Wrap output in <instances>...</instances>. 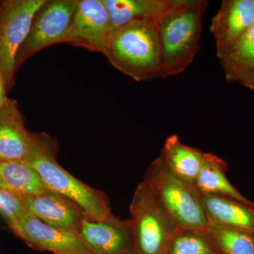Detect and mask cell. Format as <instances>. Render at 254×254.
<instances>
[{
  "label": "cell",
  "instance_id": "6da1fadb",
  "mask_svg": "<svg viewBox=\"0 0 254 254\" xmlns=\"http://www.w3.org/2000/svg\"><path fill=\"white\" fill-rule=\"evenodd\" d=\"M58 143L46 133L31 132V147L25 163L34 169L48 190L72 200L88 218L101 220L112 214L108 195L73 177L57 160Z\"/></svg>",
  "mask_w": 254,
  "mask_h": 254
},
{
  "label": "cell",
  "instance_id": "7a4b0ae2",
  "mask_svg": "<svg viewBox=\"0 0 254 254\" xmlns=\"http://www.w3.org/2000/svg\"><path fill=\"white\" fill-rule=\"evenodd\" d=\"M104 55L134 81L160 78L161 47L153 21H131L110 32Z\"/></svg>",
  "mask_w": 254,
  "mask_h": 254
},
{
  "label": "cell",
  "instance_id": "3957f363",
  "mask_svg": "<svg viewBox=\"0 0 254 254\" xmlns=\"http://www.w3.org/2000/svg\"><path fill=\"white\" fill-rule=\"evenodd\" d=\"M208 1L189 0L187 4L153 21L161 47L160 78L183 72L199 50L203 18Z\"/></svg>",
  "mask_w": 254,
  "mask_h": 254
},
{
  "label": "cell",
  "instance_id": "277c9868",
  "mask_svg": "<svg viewBox=\"0 0 254 254\" xmlns=\"http://www.w3.org/2000/svg\"><path fill=\"white\" fill-rule=\"evenodd\" d=\"M143 180L178 228L208 227L201 193L194 185L174 175L160 155L148 165Z\"/></svg>",
  "mask_w": 254,
  "mask_h": 254
},
{
  "label": "cell",
  "instance_id": "5b68a950",
  "mask_svg": "<svg viewBox=\"0 0 254 254\" xmlns=\"http://www.w3.org/2000/svg\"><path fill=\"white\" fill-rule=\"evenodd\" d=\"M129 225L137 254H165L176 224L143 180L129 206Z\"/></svg>",
  "mask_w": 254,
  "mask_h": 254
},
{
  "label": "cell",
  "instance_id": "8992f818",
  "mask_svg": "<svg viewBox=\"0 0 254 254\" xmlns=\"http://www.w3.org/2000/svg\"><path fill=\"white\" fill-rule=\"evenodd\" d=\"M46 0H0V63L8 91L15 83L16 58L27 38L32 21Z\"/></svg>",
  "mask_w": 254,
  "mask_h": 254
},
{
  "label": "cell",
  "instance_id": "52a82bcc",
  "mask_svg": "<svg viewBox=\"0 0 254 254\" xmlns=\"http://www.w3.org/2000/svg\"><path fill=\"white\" fill-rule=\"evenodd\" d=\"M78 0H46L38 10L27 38L16 58V71L41 50L64 43L71 27Z\"/></svg>",
  "mask_w": 254,
  "mask_h": 254
},
{
  "label": "cell",
  "instance_id": "ba28073f",
  "mask_svg": "<svg viewBox=\"0 0 254 254\" xmlns=\"http://www.w3.org/2000/svg\"><path fill=\"white\" fill-rule=\"evenodd\" d=\"M9 227L16 237L35 250L53 254H94L79 233L50 226L30 213Z\"/></svg>",
  "mask_w": 254,
  "mask_h": 254
},
{
  "label": "cell",
  "instance_id": "9c48e42d",
  "mask_svg": "<svg viewBox=\"0 0 254 254\" xmlns=\"http://www.w3.org/2000/svg\"><path fill=\"white\" fill-rule=\"evenodd\" d=\"M110 18L103 0H78L64 43L105 55Z\"/></svg>",
  "mask_w": 254,
  "mask_h": 254
},
{
  "label": "cell",
  "instance_id": "30bf717a",
  "mask_svg": "<svg viewBox=\"0 0 254 254\" xmlns=\"http://www.w3.org/2000/svg\"><path fill=\"white\" fill-rule=\"evenodd\" d=\"M79 234L94 254H137L128 219L113 213L101 220L86 218Z\"/></svg>",
  "mask_w": 254,
  "mask_h": 254
},
{
  "label": "cell",
  "instance_id": "8fae6325",
  "mask_svg": "<svg viewBox=\"0 0 254 254\" xmlns=\"http://www.w3.org/2000/svg\"><path fill=\"white\" fill-rule=\"evenodd\" d=\"M254 23V0H224L210 24L218 59L226 54Z\"/></svg>",
  "mask_w": 254,
  "mask_h": 254
},
{
  "label": "cell",
  "instance_id": "7c38bea8",
  "mask_svg": "<svg viewBox=\"0 0 254 254\" xmlns=\"http://www.w3.org/2000/svg\"><path fill=\"white\" fill-rule=\"evenodd\" d=\"M22 199L28 213L64 231L80 233L82 222L88 218L77 203L52 190H47L41 194Z\"/></svg>",
  "mask_w": 254,
  "mask_h": 254
},
{
  "label": "cell",
  "instance_id": "4fadbf2b",
  "mask_svg": "<svg viewBox=\"0 0 254 254\" xmlns=\"http://www.w3.org/2000/svg\"><path fill=\"white\" fill-rule=\"evenodd\" d=\"M31 147V132L25 126L16 100L7 98L0 107V161H24Z\"/></svg>",
  "mask_w": 254,
  "mask_h": 254
},
{
  "label": "cell",
  "instance_id": "5bb4252c",
  "mask_svg": "<svg viewBox=\"0 0 254 254\" xmlns=\"http://www.w3.org/2000/svg\"><path fill=\"white\" fill-rule=\"evenodd\" d=\"M110 18V33L134 21H154L189 0H103Z\"/></svg>",
  "mask_w": 254,
  "mask_h": 254
},
{
  "label": "cell",
  "instance_id": "9a60e30c",
  "mask_svg": "<svg viewBox=\"0 0 254 254\" xmlns=\"http://www.w3.org/2000/svg\"><path fill=\"white\" fill-rule=\"evenodd\" d=\"M208 225L228 227L254 236V201L202 195Z\"/></svg>",
  "mask_w": 254,
  "mask_h": 254
},
{
  "label": "cell",
  "instance_id": "2e32d148",
  "mask_svg": "<svg viewBox=\"0 0 254 254\" xmlns=\"http://www.w3.org/2000/svg\"><path fill=\"white\" fill-rule=\"evenodd\" d=\"M219 60L228 83L254 91V23Z\"/></svg>",
  "mask_w": 254,
  "mask_h": 254
},
{
  "label": "cell",
  "instance_id": "e0dca14e",
  "mask_svg": "<svg viewBox=\"0 0 254 254\" xmlns=\"http://www.w3.org/2000/svg\"><path fill=\"white\" fill-rule=\"evenodd\" d=\"M203 155L204 152L184 144L177 134H172L165 140L160 156L174 175L195 186Z\"/></svg>",
  "mask_w": 254,
  "mask_h": 254
},
{
  "label": "cell",
  "instance_id": "ac0fdd59",
  "mask_svg": "<svg viewBox=\"0 0 254 254\" xmlns=\"http://www.w3.org/2000/svg\"><path fill=\"white\" fill-rule=\"evenodd\" d=\"M227 169L228 165L224 159L214 153H204L195 187L202 195H218L241 201H252L247 199L229 181L226 175Z\"/></svg>",
  "mask_w": 254,
  "mask_h": 254
},
{
  "label": "cell",
  "instance_id": "d6986e66",
  "mask_svg": "<svg viewBox=\"0 0 254 254\" xmlns=\"http://www.w3.org/2000/svg\"><path fill=\"white\" fill-rule=\"evenodd\" d=\"M0 188L21 198L35 196L47 190L36 170L18 160L0 161Z\"/></svg>",
  "mask_w": 254,
  "mask_h": 254
},
{
  "label": "cell",
  "instance_id": "ffe728a7",
  "mask_svg": "<svg viewBox=\"0 0 254 254\" xmlns=\"http://www.w3.org/2000/svg\"><path fill=\"white\" fill-rule=\"evenodd\" d=\"M165 254H220L206 229L178 228Z\"/></svg>",
  "mask_w": 254,
  "mask_h": 254
},
{
  "label": "cell",
  "instance_id": "44dd1931",
  "mask_svg": "<svg viewBox=\"0 0 254 254\" xmlns=\"http://www.w3.org/2000/svg\"><path fill=\"white\" fill-rule=\"evenodd\" d=\"M207 231L220 254H254V236L247 232L214 225Z\"/></svg>",
  "mask_w": 254,
  "mask_h": 254
},
{
  "label": "cell",
  "instance_id": "7402d4cb",
  "mask_svg": "<svg viewBox=\"0 0 254 254\" xmlns=\"http://www.w3.org/2000/svg\"><path fill=\"white\" fill-rule=\"evenodd\" d=\"M27 213L22 198L0 188V215L9 226Z\"/></svg>",
  "mask_w": 254,
  "mask_h": 254
},
{
  "label": "cell",
  "instance_id": "603a6c76",
  "mask_svg": "<svg viewBox=\"0 0 254 254\" xmlns=\"http://www.w3.org/2000/svg\"><path fill=\"white\" fill-rule=\"evenodd\" d=\"M8 91L7 82L5 76L4 70L0 63V107L4 103L5 100L7 98Z\"/></svg>",
  "mask_w": 254,
  "mask_h": 254
}]
</instances>
